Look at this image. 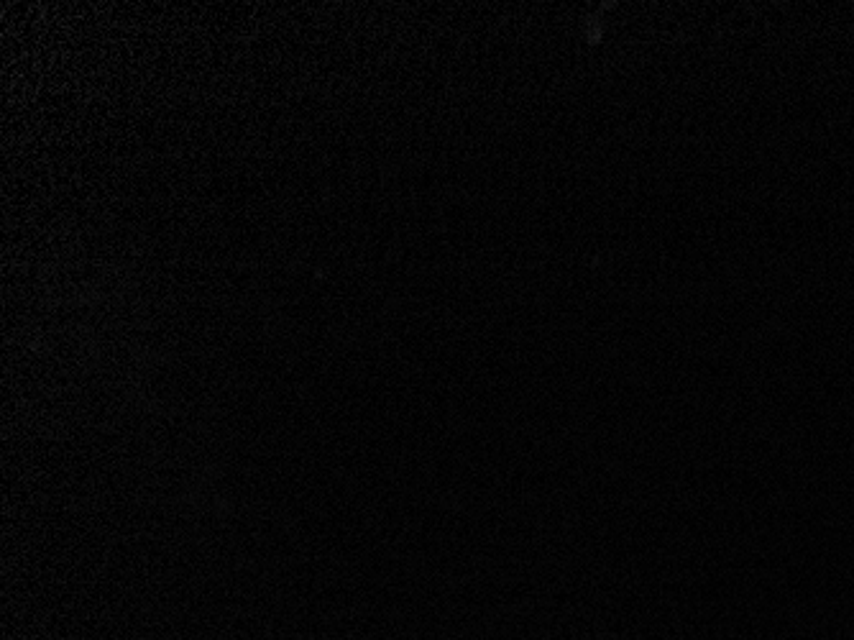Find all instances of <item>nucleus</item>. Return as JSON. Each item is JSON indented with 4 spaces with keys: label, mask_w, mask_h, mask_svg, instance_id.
Masks as SVG:
<instances>
[]
</instances>
